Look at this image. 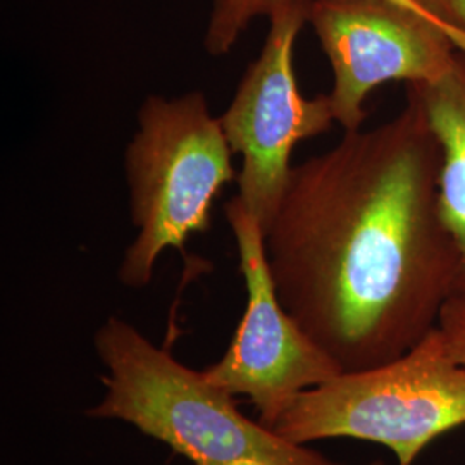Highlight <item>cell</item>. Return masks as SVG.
<instances>
[{"label":"cell","instance_id":"obj_1","mask_svg":"<svg viewBox=\"0 0 465 465\" xmlns=\"http://www.w3.org/2000/svg\"><path fill=\"white\" fill-rule=\"evenodd\" d=\"M443 153L420 102L292 169L264 232L284 311L341 372L381 366L438 328L462 280L440 205Z\"/></svg>","mask_w":465,"mask_h":465},{"label":"cell","instance_id":"obj_2","mask_svg":"<svg viewBox=\"0 0 465 465\" xmlns=\"http://www.w3.org/2000/svg\"><path fill=\"white\" fill-rule=\"evenodd\" d=\"M94 341L109 374L88 416L130 422L193 465H340L250 420L203 371L183 366L126 321L109 317Z\"/></svg>","mask_w":465,"mask_h":465},{"label":"cell","instance_id":"obj_3","mask_svg":"<svg viewBox=\"0 0 465 465\" xmlns=\"http://www.w3.org/2000/svg\"><path fill=\"white\" fill-rule=\"evenodd\" d=\"M138 132L124 155L130 216L138 234L119 267L128 288L149 284L167 249L184 252L211 228L214 202L238 180L232 150L205 95H149L138 111Z\"/></svg>","mask_w":465,"mask_h":465},{"label":"cell","instance_id":"obj_4","mask_svg":"<svg viewBox=\"0 0 465 465\" xmlns=\"http://www.w3.org/2000/svg\"><path fill=\"white\" fill-rule=\"evenodd\" d=\"M465 426V366L450 357L434 328L397 359L340 372L302 391L272 431L307 445L351 438L390 450L397 465H414L428 445Z\"/></svg>","mask_w":465,"mask_h":465},{"label":"cell","instance_id":"obj_5","mask_svg":"<svg viewBox=\"0 0 465 465\" xmlns=\"http://www.w3.org/2000/svg\"><path fill=\"white\" fill-rule=\"evenodd\" d=\"M309 5L311 0H280L271 9L262 50L219 117L232 153L243 157L236 197L262 232L282 203L295 145L330 132L334 123L328 95L303 97L295 76V44L309 19Z\"/></svg>","mask_w":465,"mask_h":465},{"label":"cell","instance_id":"obj_6","mask_svg":"<svg viewBox=\"0 0 465 465\" xmlns=\"http://www.w3.org/2000/svg\"><path fill=\"white\" fill-rule=\"evenodd\" d=\"M332 69L334 123L362 128L380 84H432L465 54V34L391 0H311L309 19Z\"/></svg>","mask_w":465,"mask_h":465},{"label":"cell","instance_id":"obj_7","mask_svg":"<svg viewBox=\"0 0 465 465\" xmlns=\"http://www.w3.org/2000/svg\"><path fill=\"white\" fill-rule=\"evenodd\" d=\"M247 286V309L232 345L203 374L232 397H247L269 430L302 391L330 381L340 367L317 347L278 299L264 232L238 197L224 205Z\"/></svg>","mask_w":465,"mask_h":465},{"label":"cell","instance_id":"obj_8","mask_svg":"<svg viewBox=\"0 0 465 465\" xmlns=\"http://www.w3.org/2000/svg\"><path fill=\"white\" fill-rule=\"evenodd\" d=\"M407 92L420 102L441 145L440 205L460 250L465 278V54L438 82L409 84Z\"/></svg>","mask_w":465,"mask_h":465},{"label":"cell","instance_id":"obj_9","mask_svg":"<svg viewBox=\"0 0 465 465\" xmlns=\"http://www.w3.org/2000/svg\"><path fill=\"white\" fill-rule=\"evenodd\" d=\"M280 0H213L203 36L207 54L221 57L232 52L255 17L267 16ZM403 7L426 13L414 0H391ZM428 15V13H426ZM431 16V15H430Z\"/></svg>","mask_w":465,"mask_h":465},{"label":"cell","instance_id":"obj_10","mask_svg":"<svg viewBox=\"0 0 465 465\" xmlns=\"http://www.w3.org/2000/svg\"><path fill=\"white\" fill-rule=\"evenodd\" d=\"M438 330L443 334L450 357L465 366V278L447 300L438 321Z\"/></svg>","mask_w":465,"mask_h":465},{"label":"cell","instance_id":"obj_11","mask_svg":"<svg viewBox=\"0 0 465 465\" xmlns=\"http://www.w3.org/2000/svg\"><path fill=\"white\" fill-rule=\"evenodd\" d=\"M428 15L465 34V0H414Z\"/></svg>","mask_w":465,"mask_h":465},{"label":"cell","instance_id":"obj_12","mask_svg":"<svg viewBox=\"0 0 465 465\" xmlns=\"http://www.w3.org/2000/svg\"><path fill=\"white\" fill-rule=\"evenodd\" d=\"M364 465H384V462H382V460H372V462H369V464Z\"/></svg>","mask_w":465,"mask_h":465}]
</instances>
